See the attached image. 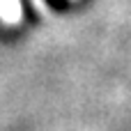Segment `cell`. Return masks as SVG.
I'll list each match as a JSON object with an SVG mask.
<instances>
[{
	"mask_svg": "<svg viewBox=\"0 0 131 131\" xmlns=\"http://www.w3.org/2000/svg\"><path fill=\"white\" fill-rule=\"evenodd\" d=\"M46 2H48L55 12H64V9L69 7V0H46Z\"/></svg>",
	"mask_w": 131,
	"mask_h": 131,
	"instance_id": "6da1fadb",
	"label": "cell"
}]
</instances>
